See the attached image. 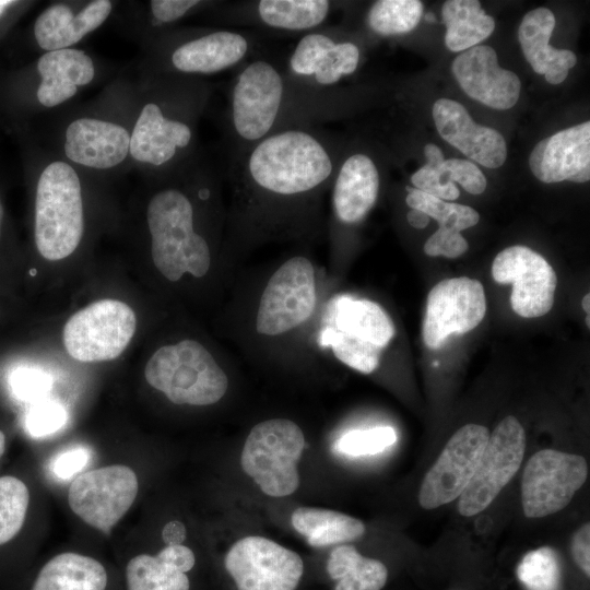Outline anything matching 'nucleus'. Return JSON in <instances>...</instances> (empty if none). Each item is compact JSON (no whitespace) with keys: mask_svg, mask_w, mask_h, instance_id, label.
I'll use <instances>...</instances> for the list:
<instances>
[{"mask_svg":"<svg viewBox=\"0 0 590 590\" xmlns=\"http://www.w3.org/2000/svg\"><path fill=\"white\" fill-rule=\"evenodd\" d=\"M342 154V144L322 126H298L227 158L232 248L314 235Z\"/></svg>","mask_w":590,"mask_h":590,"instance_id":"1","label":"nucleus"},{"mask_svg":"<svg viewBox=\"0 0 590 590\" xmlns=\"http://www.w3.org/2000/svg\"><path fill=\"white\" fill-rule=\"evenodd\" d=\"M146 208L151 255L160 273L170 282L185 274L203 278L212 264V240L199 228L201 211L220 198V177L198 157L165 178Z\"/></svg>","mask_w":590,"mask_h":590,"instance_id":"2","label":"nucleus"},{"mask_svg":"<svg viewBox=\"0 0 590 590\" xmlns=\"http://www.w3.org/2000/svg\"><path fill=\"white\" fill-rule=\"evenodd\" d=\"M130 130L129 156L168 178L198 157L197 126L211 86L199 78L155 74Z\"/></svg>","mask_w":590,"mask_h":590,"instance_id":"3","label":"nucleus"},{"mask_svg":"<svg viewBox=\"0 0 590 590\" xmlns=\"http://www.w3.org/2000/svg\"><path fill=\"white\" fill-rule=\"evenodd\" d=\"M268 35L244 28L169 30L156 37L155 74L199 78L236 70L267 51Z\"/></svg>","mask_w":590,"mask_h":590,"instance_id":"4","label":"nucleus"},{"mask_svg":"<svg viewBox=\"0 0 590 590\" xmlns=\"http://www.w3.org/2000/svg\"><path fill=\"white\" fill-rule=\"evenodd\" d=\"M84 231L82 185L69 162L56 160L42 169L35 194V244L47 260L69 257Z\"/></svg>","mask_w":590,"mask_h":590,"instance_id":"5","label":"nucleus"},{"mask_svg":"<svg viewBox=\"0 0 590 590\" xmlns=\"http://www.w3.org/2000/svg\"><path fill=\"white\" fill-rule=\"evenodd\" d=\"M144 375L153 388L179 405H211L228 389L225 370L203 344L191 339L156 350Z\"/></svg>","mask_w":590,"mask_h":590,"instance_id":"6","label":"nucleus"},{"mask_svg":"<svg viewBox=\"0 0 590 590\" xmlns=\"http://www.w3.org/2000/svg\"><path fill=\"white\" fill-rule=\"evenodd\" d=\"M315 263L305 253L285 258L261 290L253 314L255 332L263 339H283L300 329L318 305Z\"/></svg>","mask_w":590,"mask_h":590,"instance_id":"7","label":"nucleus"},{"mask_svg":"<svg viewBox=\"0 0 590 590\" xmlns=\"http://www.w3.org/2000/svg\"><path fill=\"white\" fill-rule=\"evenodd\" d=\"M304 448L305 436L295 422L269 418L249 432L240 464L266 495L285 497L299 486L297 463Z\"/></svg>","mask_w":590,"mask_h":590,"instance_id":"8","label":"nucleus"},{"mask_svg":"<svg viewBox=\"0 0 590 590\" xmlns=\"http://www.w3.org/2000/svg\"><path fill=\"white\" fill-rule=\"evenodd\" d=\"M337 4L329 0L217 1L208 13L222 27L299 37L326 25Z\"/></svg>","mask_w":590,"mask_h":590,"instance_id":"9","label":"nucleus"},{"mask_svg":"<svg viewBox=\"0 0 590 590\" xmlns=\"http://www.w3.org/2000/svg\"><path fill=\"white\" fill-rule=\"evenodd\" d=\"M361 60L359 43L326 24L299 36L281 63L286 75L299 84L333 88L356 72Z\"/></svg>","mask_w":590,"mask_h":590,"instance_id":"10","label":"nucleus"},{"mask_svg":"<svg viewBox=\"0 0 590 590\" xmlns=\"http://www.w3.org/2000/svg\"><path fill=\"white\" fill-rule=\"evenodd\" d=\"M137 327L134 311L117 299H101L72 315L63 328L68 354L80 362L117 358Z\"/></svg>","mask_w":590,"mask_h":590,"instance_id":"11","label":"nucleus"},{"mask_svg":"<svg viewBox=\"0 0 590 590\" xmlns=\"http://www.w3.org/2000/svg\"><path fill=\"white\" fill-rule=\"evenodd\" d=\"M588 476L586 459L543 449L530 457L522 473L521 504L527 518H543L564 509Z\"/></svg>","mask_w":590,"mask_h":590,"instance_id":"12","label":"nucleus"},{"mask_svg":"<svg viewBox=\"0 0 590 590\" xmlns=\"http://www.w3.org/2000/svg\"><path fill=\"white\" fill-rule=\"evenodd\" d=\"M524 450L522 425L515 416H506L489 435L479 465L459 497V514L472 517L485 510L520 469Z\"/></svg>","mask_w":590,"mask_h":590,"instance_id":"13","label":"nucleus"},{"mask_svg":"<svg viewBox=\"0 0 590 590\" xmlns=\"http://www.w3.org/2000/svg\"><path fill=\"white\" fill-rule=\"evenodd\" d=\"M138 494L132 469L113 464L78 475L68 492L71 510L91 527L109 533Z\"/></svg>","mask_w":590,"mask_h":590,"instance_id":"14","label":"nucleus"},{"mask_svg":"<svg viewBox=\"0 0 590 590\" xmlns=\"http://www.w3.org/2000/svg\"><path fill=\"white\" fill-rule=\"evenodd\" d=\"M224 564L238 590H295L304 573L297 553L257 535L234 543Z\"/></svg>","mask_w":590,"mask_h":590,"instance_id":"15","label":"nucleus"},{"mask_svg":"<svg viewBox=\"0 0 590 590\" xmlns=\"http://www.w3.org/2000/svg\"><path fill=\"white\" fill-rule=\"evenodd\" d=\"M488 437L485 426L467 424L449 438L421 483L422 508L435 509L460 497L479 465Z\"/></svg>","mask_w":590,"mask_h":590,"instance_id":"16","label":"nucleus"},{"mask_svg":"<svg viewBox=\"0 0 590 590\" xmlns=\"http://www.w3.org/2000/svg\"><path fill=\"white\" fill-rule=\"evenodd\" d=\"M486 312L481 282L467 276L446 279L428 293L422 335L429 349H438L452 333L477 327Z\"/></svg>","mask_w":590,"mask_h":590,"instance_id":"17","label":"nucleus"},{"mask_svg":"<svg viewBox=\"0 0 590 590\" xmlns=\"http://www.w3.org/2000/svg\"><path fill=\"white\" fill-rule=\"evenodd\" d=\"M492 275L500 284H512L510 304L520 317L536 318L551 310L557 276L536 251L519 245L502 250L493 261Z\"/></svg>","mask_w":590,"mask_h":590,"instance_id":"18","label":"nucleus"},{"mask_svg":"<svg viewBox=\"0 0 590 590\" xmlns=\"http://www.w3.org/2000/svg\"><path fill=\"white\" fill-rule=\"evenodd\" d=\"M380 187V168L367 151L343 152L330 186L333 227L359 224L376 204Z\"/></svg>","mask_w":590,"mask_h":590,"instance_id":"19","label":"nucleus"},{"mask_svg":"<svg viewBox=\"0 0 590 590\" xmlns=\"http://www.w3.org/2000/svg\"><path fill=\"white\" fill-rule=\"evenodd\" d=\"M63 154L71 163L94 170H109L129 156L130 130L97 117L73 119L66 128Z\"/></svg>","mask_w":590,"mask_h":590,"instance_id":"20","label":"nucleus"},{"mask_svg":"<svg viewBox=\"0 0 590 590\" xmlns=\"http://www.w3.org/2000/svg\"><path fill=\"white\" fill-rule=\"evenodd\" d=\"M452 72L470 97L488 107L508 109L518 102L521 90L518 75L498 64L496 51L489 46L462 51L452 62Z\"/></svg>","mask_w":590,"mask_h":590,"instance_id":"21","label":"nucleus"},{"mask_svg":"<svg viewBox=\"0 0 590 590\" xmlns=\"http://www.w3.org/2000/svg\"><path fill=\"white\" fill-rule=\"evenodd\" d=\"M433 119L440 137L472 161L487 168L500 167L507 157L504 137L495 129L474 122L457 101L439 98Z\"/></svg>","mask_w":590,"mask_h":590,"instance_id":"22","label":"nucleus"},{"mask_svg":"<svg viewBox=\"0 0 590 590\" xmlns=\"http://www.w3.org/2000/svg\"><path fill=\"white\" fill-rule=\"evenodd\" d=\"M533 175L545 184L590 178V121L560 130L540 141L529 157Z\"/></svg>","mask_w":590,"mask_h":590,"instance_id":"23","label":"nucleus"},{"mask_svg":"<svg viewBox=\"0 0 590 590\" xmlns=\"http://www.w3.org/2000/svg\"><path fill=\"white\" fill-rule=\"evenodd\" d=\"M111 11L113 2L109 0H93L79 10L62 2L50 4L35 20V42L45 52L73 48L97 30Z\"/></svg>","mask_w":590,"mask_h":590,"instance_id":"24","label":"nucleus"},{"mask_svg":"<svg viewBox=\"0 0 590 590\" xmlns=\"http://www.w3.org/2000/svg\"><path fill=\"white\" fill-rule=\"evenodd\" d=\"M40 78L36 99L45 108L58 107L71 99L95 76V64L90 55L78 48L43 54L36 63Z\"/></svg>","mask_w":590,"mask_h":590,"instance_id":"25","label":"nucleus"},{"mask_svg":"<svg viewBox=\"0 0 590 590\" xmlns=\"http://www.w3.org/2000/svg\"><path fill=\"white\" fill-rule=\"evenodd\" d=\"M555 27V16L544 7L529 11L518 28V39L532 69L544 74L551 84L562 83L577 61L568 49H556L548 42Z\"/></svg>","mask_w":590,"mask_h":590,"instance_id":"26","label":"nucleus"},{"mask_svg":"<svg viewBox=\"0 0 590 590\" xmlns=\"http://www.w3.org/2000/svg\"><path fill=\"white\" fill-rule=\"evenodd\" d=\"M193 552L182 545H167L155 556L141 554L126 567L128 590H189L186 575L194 566Z\"/></svg>","mask_w":590,"mask_h":590,"instance_id":"27","label":"nucleus"},{"mask_svg":"<svg viewBox=\"0 0 590 590\" xmlns=\"http://www.w3.org/2000/svg\"><path fill=\"white\" fill-rule=\"evenodd\" d=\"M340 332L386 347L394 335V324L384 308L368 299L338 298L324 321Z\"/></svg>","mask_w":590,"mask_h":590,"instance_id":"28","label":"nucleus"},{"mask_svg":"<svg viewBox=\"0 0 590 590\" xmlns=\"http://www.w3.org/2000/svg\"><path fill=\"white\" fill-rule=\"evenodd\" d=\"M107 573L93 557L62 553L48 560L31 590H105Z\"/></svg>","mask_w":590,"mask_h":590,"instance_id":"29","label":"nucleus"},{"mask_svg":"<svg viewBox=\"0 0 590 590\" xmlns=\"http://www.w3.org/2000/svg\"><path fill=\"white\" fill-rule=\"evenodd\" d=\"M294 529L314 547H322L361 538L365 533L363 521L346 514L316 508L299 507L291 517Z\"/></svg>","mask_w":590,"mask_h":590,"instance_id":"30","label":"nucleus"},{"mask_svg":"<svg viewBox=\"0 0 590 590\" xmlns=\"http://www.w3.org/2000/svg\"><path fill=\"white\" fill-rule=\"evenodd\" d=\"M446 26L445 45L451 51H464L486 39L495 28V20L476 0H448L441 9Z\"/></svg>","mask_w":590,"mask_h":590,"instance_id":"31","label":"nucleus"},{"mask_svg":"<svg viewBox=\"0 0 590 590\" xmlns=\"http://www.w3.org/2000/svg\"><path fill=\"white\" fill-rule=\"evenodd\" d=\"M327 571L337 580L334 590H381L388 578L385 564L361 555L352 545L331 551Z\"/></svg>","mask_w":590,"mask_h":590,"instance_id":"32","label":"nucleus"},{"mask_svg":"<svg viewBox=\"0 0 590 590\" xmlns=\"http://www.w3.org/2000/svg\"><path fill=\"white\" fill-rule=\"evenodd\" d=\"M422 13L418 0H378L368 7L364 25L376 36L393 37L414 30Z\"/></svg>","mask_w":590,"mask_h":590,"instance_id":"33","label":"nucleus"},{"mask_svg":"<svg viewBox=\"0 0 590 590\" xmlns=\"http://www.w3.org/2000/svg\"><path fill=\"white\" fill-rule=\"evenodd\" d=\"M319 342L322 347L330 349L340 362L357 371L370 374L379 366L381 349L329 326L322 324Z\"/></svg>","mask_w":590,"mask_h":590,"instance_id":"34","label":"nucleus"},{"mask_svg":"<svg viewBox=\"0 0 590 590\" xmlns=\"http://www.w3.org/2000/svg\"><path fill=\"white\" fill-rule=\"evenodd\" d=\"M406 204L436 220L440 229L460 233L480 221V214L469 205L450 203L416 188L406 187Z\"/></svg>","mask_w":590,"mask_h":590,"instance_id":"35","label":"nucleus"},{"mask_svg":"<svg viewBox=\"0 0 590 590\" xmlns=\"http://www.w3.org/2000/svg\"><path fill=\"white\" fill-rule=\"evenodd\" d=\"M516 574L527 590H559L558 554L551 546L529 551L518 564Z\"/></svg>","mask_w":590,"mask_h":590,"instance_id":"36","label":"nucleus"},{"mask_svg":"<svg viewBox=\"0 0 590 590\" xmlns=\"http://www.w3.org/2000/svg\"><path fill=\"white\" fill-rule=\"evenodd\" d=\"M28 503V488L22 480L11 475L0 477V545L20 532Z\"/></svg>","mask_w":590,"mask_h":590,"instance_id":"37","label":"nucleus"},{"mask_svg":"<svg viewBox=\"0 0 590 590\" xmlns=\"http://www.w3.org/2000/svg\"><path fill=\"white\" fill-rule=\"evenodd\" d=\"M426 164L411 176L413 186L441 200H456L460 196L457 186L449 181L444 169L445 156L441 150L428 143L424 148Z\"/></svg>","mask_w":590,"mask_h":590,"instance_id":"38","label":"nucleus"},{"mask_svg":"<svg viewBox=\"0 0 590 590\" xmlns=\"http://www.w3.org/2000/svg\"><path fill=\"white\" fill-rule=\"evenodd\" d=\"M396 441L397 433L393 427L376 426L343 434L334 442V449L345 456L362 457L379 453Z\"/></svg>","mask_w":590,"mask_h":590,"instance_id":"39","label":"nucleus"},{"mask_svg":"<svg viewBox=\"0 0 590 590\" xmlns=\"http://www.w3.org/2000/svg\"><path fill=\"white\" fill-rule=\"evenodd\" d=\"M216 3L217 1L201 0H153L148 5L149 17L151 25L160 30V35L191 14L208 12Z\"/></svg>","mask_w":590,"mask_h":590,"instance_id":"40","label":"nucleus"},{"mask_svg":"<svg viewBox=\"0 0 590 590\" xmlns=\"http://www.w3.org/2000/svg\"><path fill=\"white\" fill-rule=\"evenodd\" d=\"M68 421L66 409L55 401H44L27 413L25 427L33 437H45L60 430Z\"/></svg>","mask_w":590,"mask_h":590,"instance_id":"41","label":"nucleus"},{"mask_svg":"<svg viewBox=\"0 0 590 590\" xmlns=\"http://www.w3.org/2000/svg\"><path fill=\"white\" fill-rule=\"evenodd\" d=\"M444 168L451 182L457 181L471 194H481L486 189V177L472 162L461 158H448L444 161Z\"/></svg>","mask_w":590,"mask_h":590,"instance_id":"42","label":"nucleus"},{"mask_svg":"<svg viewBox=\"0 0 590 590\" xmlns=\"http://www.w3.org/2000/svg\"><path fill=\"white\" fill-rule=\"evenodd\" d=\"M12 388L23 400L44 397L51 388L49 375L34 369H21L12 377Z\"/></svg>","mask_w":590,"mask_h":590,"instance_id":"43","label":"nucleus"},{"mask_svg":"<svg viewBox=\"0 0 590 590\" xmlns=\"http://www.w3.org/2000/svg\"><path fill=\"white\" fill-rule=\"evenodd\" d=\"M468 248V241L460 233L440 228L430 235L424 245L425 253L432 257L457 258L463 255Z\"/></svg>","mask_w":590,"mask_h":590,"instance_id":"44","label":"nucleus"},{"mask_svg":"<svg viewBox=\"0 0 590 590\" xmlns=\"http://www.w3.org/2000/svg\"><path fill=\"white\" fill-rule=\"evenodd\" d=\"M90 452L83 447H73L59 453L52 462V472L60 480H69L88 463Z\"/></svg>","mask_w":590,"mask_h":590,"instance_id":"45","label":"nucleus"},{"mask_svg":"<svg viewBox=\"0 0 590 590\" xmlns=\"http://www.w3.org/2000/svg\"><path fill=\"white\" fill-rule=\"evenodd\" d=\"M575 563L587 575H590V524L583 523L573 535L570 542Z\"/></svg>","mask_w":590,"mask_h":590,"instance_id":"46","label":"nucleus"},{"mask_svg":"<svg viewBox=\"0 0 590 590\" xmlns=\"http://www.w3.org/2000/svg\"><path fill=\"white\" fill-rule=\"evenodd\" d=\"M186 527L182 522L174 520L166 523L162 530V538L167 545H179L186 539Z\"/></svg>","mask_w":590,"mask_h":590,"instance_id":"47","label":"nucleus"},{"mask_svg":"<svg viewBox=\"0 0 590 590\" xmlns=\"http://www.w3.org/2000/svg\"><path fill=\"white\" fill-rule=\"evenodd\" d=\"M406 220L412 227L422 229L428 225L430 217L420 210L411 209L406 214Z\"/></svg>","mask_w":590,"mask_h":590,"instance_id":"48","label":"nucleus"},{"mask_svg":"<svg viewBox=\"0 0 590 590\" xmlns=\"http://www.w3.org/2000/svg\"><path fill=\"white\" fill-rule=\"evenodd\" d=\"M15 3V1L0 0V17H2L5 11Z\"/></svg>","mask_w":590,"mask_h":590,"instance_id":"49","label":"nucleus"},{"mask_svg":"<svg viewBox=\"0 0 590 590\" xmlns=\"http://www.w3.org/2000/svg\"><path fill=\"white\" fill-rule=\"evenodd\" d=\"M590 295L589 294H586L582 298V309L589 315V310H590Z\"/></svg>","mask_w":590,"mask_h":590,"instance_id":"50","label":"nucleus"},{"mask_svg":"<svg viewBox=\"0 0 590 590\" xmlns=\"http://www.w3.org/2000/svg\"><path fill=\"white\" fill-rule=\"evenodd\" d=\"M5 449V436L2 430H0V458L4 453Z\"/></svg>","mask_w":590,"mask_h":590,"instance_id":"51","label":"nucleus"},{"mask_svg":"<svg viewBox=\"0 0 590 590\" xmlns=\"http://www.w3.org/2000/svg\"><path fill=\"white\" fill-rule=\"evenodd\" d=\"M3 216H4V209H3V204H2V200H1V194H0V234H1V227H2V222H3Z\"/></svg>","mask_w":590,"mask_h":590,"instance_id":"52","label":"nucleus"},{"mask_svg":"<svg viewBox=\"0 0 590 590\" xmlns=\"http://www.w3.org/2000/svg\"><path fill=\"white\" fill-rule=\"evenodd\" d=\"M425 20L428 21V22H435V16L433 13H428L426 16H425Z\"/></svg>","mask_w":590,"mask_h":590,"instance_id":"53","label":"nucleus"},{"mask_svg":"<svg viewBox=\"0 0 590 590\" xmlns=\"http://www.w3.org/2000/svg\"><path fill=\"white\" fill-rule=\"evenodd\" d=\"M587 326L589 327L590 326V321H589V315L587 316Z\"/></svg>","mask_w":590,"mask_h":590,"instance_id":"54","label":"nucleus"}]
</instances>
